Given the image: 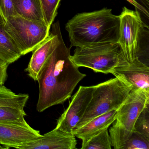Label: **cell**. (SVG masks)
I'll list each match as a JSON object with an SVG mask.
<instances>
[{
    "mask_svg": "<svg viewBox=\"0 0 149 149\" xmlns=\"http://www.w3.org/2000/svg\"><path fill=\"white\" fill-rule=\"evenodd\" d=\"M70 49L66 47L61 34L59 44L48 58L37 80L39 96L36 110L38 112L63 104L86 76L71 60Z\"/></svg>",
    "mask_w": 149,
    "mask_h": 149,
    "instance_id": "1",
    "label": "cell"
},
{
    "mask_svg": "<svg viewBox=\"0 0 149 149\" xmlns=\"http://www.w3.org/2000/svg\"><path fill=\"white\" fill-rule=\"evenodd\" d=\"M119 15L107 8L77 14L65 26L70 47H82L102 43H117Z\"/></svg>",
    "mask_w": 149,
    "mask_h": 149,
    "instance_id": "2",
    "label": "cell"
},
{
    "mask_svg": "<svg viewBox=\"0 0 149 149\" xmlns=\"http://www.w3.org/2000/svg\"><path fill=\"white\" fill-rule=\"evenodd\" d=\"M132 88L130 84L117 77L94 86L92 97L86 111L73 130L98 116L118 109L127 99Z\"/></svg>",
    "mask_w": 149,
    "mask_h": 149,
    "instance_id": "3",
    "label": "cell"
},
{
    "mask_svg": "<svg viewBox=\"0 0 149 149\" xmlns=\"http://www.w3.org/2000/svg\"><path fill=\"white\" fill-rule=\"evenodd\" d=\"M149 105V90L131 89L118 110L116 118L109 130L111 146L114 149H122L133 132L138 117Z\"/></svg>",
    "mask_w": 149,
    "mask_h": 149,
    "instance_id": "4",
    "label": "cell"
},
{
    "mask_svg": "<svg viewBox=\"0 0 149 149\" xmlns=\"http://www.w3.org/2000/svg\"><path fill=\"white\" fill-rule=\"evenodd\" d=\"M71 59L78 68L84 67L95 73H111L125 60L118 43H102L76 47Z\"/></svg>",
    "mask_w": 149,
    "mask_h": 149,
    "instance_id": "5",
    "label": "cell"
},
{
    "mask_svg": "<svg viewBox=\"0 0 149 149\" xmlns=\"http://www.w3.org/2000/svg\"><path fill=\"white\" fill-rule=\"evenodd\" d=\"M4 23L6 31L17 45L22 56L33 51L50 33V28L45 22L32 20L18 15L4 20Z\"/></svg>",
    "mask_w": 149,
    "mask_h": 149,
    "instance_id": "6",
    "label": "cell"
},
{
    "mask_svg": "<svg viewBox=\"0 0 149 149\" xmlns=\"http://www.w3.org/2000/svg\"><path fill=\"white\" fill-rule=\"evenodd\" d=\"M119 18L117 43L125 59L130 62L138 57L142 33L145 28L148 27L142 20L138 12L130 10L125 7L123 8Z\"/></svg>",
    "mask_w": 149,
    "mask_h": 149,
    "instance_id": "7",
    "label": "cell"
},
{
    "mask_svg": "<svg viewBox=\"0 0 149 149\" xmlns=\"http://www.w3.org/2000/svg\"><path fill=\"white\" fill-rule=\"evenodd\" d=\"M94 86H81L68 108L57 120L56 129L71 132L84 115L92 97Z\"/></svg>",
    "mask_w": 149,
    "mask_h": 149,
    "instance_id": "8",
    "label": "cell"
},
{
    "mask_svg": "<svg viewBox=\"0 0 149 149\" xmlns=\"http://www.w3.org/2000/svg\"><path fill=\"white\" fill-rule=\"evenodd\" d=\"M61 34L60 23L58 21L53 24L52 32L33 51L26 71L35 81H37L45 63L59 44Z\"/></svg>",
    "mask_w": 149,
    "mask_h": 149,
    "instance_id": "9",
    "label": "cell"
},
{
    "mask_svg": "<svg viewBox=\"0 0 149 149\" xmlns=\"http://www.w3.org/2000/svg\"><path fill=\"white\" fill-rule=\"evenodd\" d=\"M111 74L130 84L132 89L149 90V67L138 57L130 62L125 60L113 69Z\"/></svg>",
    "mask_w": 149,
    "mask_h": 149,
    "instance_id": "10",
    "label": "cell"
},
{
    "mask_svg": "<svg viewBox=\"0 0 149 149\" xmlns=\"http://www.w3.org/2000/svg\"><path fill=\"white\" fill-rule=\"evenodd\" d=\"M40 131L30 125L11 123H0V144L6 149L19 146L40 138Z\"/></svg>",
    "mask_w": 149,
    "mask_h": 149,
    "instance_id": "11",
    "label": "cell"
},
{
    "mask_svg": "<svg viewBox=\"0 0 149 149\" xmlns=\"http://www.w3.org/2000/svg\"><path fill=\"white\" fill-rule=\"evenodd\" d=\"M77 140L71 132L55 128L39 139L19 146L18 149H75Z\"/></svg>",
    "mask_w": 149,
    "mask_h": 149,
    "instance_id": "12",
    "label": "cell"
},
{
    "mask_svg": "<svg viewBox=\"0 0 149 149\" xmlns=\"http://www.w3.org/2000/svg\"><path fill=\"white\" fill-rule=\"evenodd\" d=\"M117 110H113L98 116L80 128L73 130L75 136L81 139L84 143L91 138L109 127L116 118Z\"/></svg>",
    "mask_w": 149,
    "mask_h": 149,
    "instance_id": "13",
    "label": "cell"
},
{
    "mask_svg": "<svg viewBox=\"0 0 149 149\" xmlns=\"http://www.w3.org/2000/svg\"><path fill=\"white\" fill-rule=\"evenodd\" d=\"M22 56L17 45L6 31L4 19L0 15V60L10 64Z\"/></svg>",
    "mask_w": 149,
    "mask_h": 149,
    "instance_id": "14",
    "label": "cell"
},
{
    "mask_svg": "<svg viewBox=\"0 0 149 149\" xmlns=\"http://www.w3.org/2000/svg\"><path fill=\"white\" fill-rule=\"evenodd\" d=\"M12 2L18 16L45 22L40 0H12Z\"/></svg>",
    "mask_w": 149,
    "mask_h": 149,
    "instance_id": "15",
    "label": "cell"
},
{
    "mask_svg": "<svg viewBox=\"0 0 149 149\" xmlns=\"http://www.w3.org/2000/svg\"><path fill=\"white\" fill-rule=\"evenodd\" d=\"M26 115L23 107L0 106V123H11L29 125L24 118Z\"/></svg>",
    "mask_w": 149,
    "mask_h": 149,
    "instance_id": "16",
    "label": "cell"
},
{
    "mask_svg": "<svg viewBox=\"0 0 149 149\" xmlns=\"http://www.w3.org/2000/svg\"><path fill=\"white\" fill-rule=\"evenodd\" d=\"M106 128L94 136L86 143L82 144V149H111L110 136Z\"/></svg>",
    "mask_w": 149,
    "mask_h": 149,
    "instance_id": "17",
    "label": "cell"
},
{
    "mask_svg": "<svg viewBox=\"0 0 149 149\" xmlns=\"http://www.w3.org/2000/svg\"><path fill=\"white\" fill-rule=\"evenodd\" d=\"M42 8L44 21L50 28L55 18L61 0H40Z\"/></svg>",
    "mask_w": 149,
    "mask_h": 149,
    "instance_id": "18",
    "label": "cell"
},
{
    "mask_svg": "<svg viewBox=\"0 0 149 149\" xmlns=\"http://www.w3.org/2000/svg\"><path fill=\"white\" fill-rule=\"evenodd\" d=\"M122 149H149V138L133 130Z\"/></svg>",
    "mask_w": 149,
    "mask_h": 149,
    "instance_id": "19",
    "label": "cell"
},
{
    "mask_svg": "<svg viewBox=\"0 0 149 149\" xmlns=\"http://www.w3.org/2000/svg\"><path fill=\"white\" fill-rule=\"evenodd\" d=\"M133 130L149 138V105L145 108L138 117Z\"/></svg>",
    "mask_w": 149,
    "mask_h": 149,
    "instance_id": "20",
    "label": "cell"
},
{
    "mask_svg": "<svg viewBox=\"0 0 149 149\" xmlns=\"http://www.w3.org/2000/svg\"><path fill=\"white\" fill-rule=\"evenodd\" d=\"M0 15L4 20L11 16L17 15L12 0H0Z\"/></svg>",
    "mask_w": 149,
    "mask_h": 149,
    "instance_id": "21",
    "label": "cell"
},
{
    "mask_svg": "<svg viewBox=\"0 0 149 149\" xmlns=\"http://www.w3.org/2000/svg\"><path fill=\"white\" fill-rule=\"evenodd\" d=\"M9 64L0 60V86L5 84L8 77L7 70Z\"/></svg>",
    "mask_w": 149,
    "mask_h": 149,
    "instance_id": "22",
    "label": "cell"
},
{
    "mask_svg": "<svg viewBox=\"0 0 149 149\" xmlns=\"http://www.w3.org/2000/svg\"><path fill=\"white\" fill-rule=\"evenodd\" d=\"M126 1L134 6L136 9H138L139 10L141 11L147 17H149L148 11L144 7L139 4L136 0H126Z\"/></svg>",
    "mask_w": 149,
    "mask_h": 149,
    "instance_id": "23",
    "label": "cell"
},
{
    "mask_svg": "<svg viewBox=\"0 0 149 149\" xmlns=\"http://www.w3.org/2000/svg\"><path fill=\"white\" fill-rule=\"evenodd\" d=\"M6 149V147L4 146H1L0 145V149Z\"/></svg>",
    "mask_w": 149,
    "mask_h": 149,
    "instance_id": "24",
    "label": "cell"
}]
</instances>
